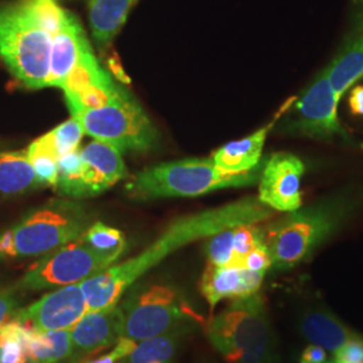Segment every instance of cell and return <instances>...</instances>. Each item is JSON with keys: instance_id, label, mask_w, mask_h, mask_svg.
I'll return each instance as SVG.
<instances>
[{"instance_id": "6da1fadb", "label": "cell", "mask_w": 363, "mask_h": 363, "mask_svg": "<svg viewBox=\"0 0 363 363\" xmlns=\"http://www.w3.org/2000/svg\"><path fill=\"white\" fill-rule=\"evenodd\" d=\"M276 213L264 205L259 196H247L220 208L177 218L138 256L115 264L79 283L86 298L88 311H100L117 306L123 295L145 273L182 247L240 225L272 220Z\"/></svg>"}, {"instance_id": "7a4b0ae2", "label": "cell", "mask_w": 363, "mask_h": 363, "mask_svg": "<svg viewBox=\"0 0 363 363\" xmlns=\"http://www.w3.org/2000/svg\"><path fill=\"white\" fill-rule=\"evenodd\" d=\"M62 11L57 0L0 3V61L27 89L49 88L52 35Z\"/></svg>"}, {"instance_id": "3957f363", "label": "cell", "mask_w": 363, "mask_h": 363, "mask_svg": "<svg viewBox=\"0 0 363 363\" xmlns=\"http://www.w3.org/2000/svg\"><path fill=\"white\" fill-rule=\"evenodd\" d=\"M362 206V186L350 184L268 222L262 233L273 268L288 271L310 259Z\"/></svg>"}, {"instance_id": "277c9868", "label": "cell", "mask_w": 363, "mask_h": 363, "mask_svg": "<svg viewBox=\"0 0 363 363\" xmlns=\"http://www.w3.org/2000/svg\"><path fill=\"white\" fill-rule=\"evenodd\" d=\"M202 325L226 363H283L265 300L259 294L234 298Z\"/></svg>"}, {"instance_id": "5b68a950", "label": "cell", "mask_w": 363, "mask_h": 363, "mask_svg": "<svg viewBox=\"0 0 363 363\" xmlns=\"http://www.w3.org/2000/svg\"><path fill=\"white\" fill-rule=\"evenodd\" d=\"M267 157L244 174H228L218 169L211 157H189L166 162L139 171L132 177L125 191L132 199L152 201L160 198L199 196L229 187H247L259 183Z\"/></svg>"}, {"instance_id": "8992f818", "label": "cell", "mask_w": 363, "mask_h": 363, "mask_svg": "<svg viewBox=\"0 0 363 363\" xmlns=\"http://www.w3.org/2000/svg\"><path fill=\"white\" fill-rule=\"evenodd\" d=\"M91 210L76 199H52L0 233V259L42 257L82 237Z\"/></svg>"}, {"instance_id": "52a82bcc", "label": "cell", "mask_w": 363, "mask_h": 363, "mask_svg": "<svg viewBox=\"0 0 363 363\" xmlns=\"http://www.w3.org/2000/svg\"><path fill=\"white\" fill-rule=\"evenodd\" d=\"M113 85L116 81L99 62L77 16L64 9L52 35L49 86L62 89L65 96H77Z\"/></svg>"}, {"instance_id": "ba28073f", "label": "cell", "mask_w": 363, "mask_h": 363, "mask_svg": "<svg viewBox=\"0 0 363 363\" xmlns=\"http://www.w3.org/2000/svg\"><path fill=\"white\" fill-rule=\"evenodd\" d=\"M93 140L123 152H144L157 144L159 133L142 105L124 86L115 99L97 108H69Z\"/></svg>"}, {"instance_id": "9c48e42d", "label": "cell", "mask_w": 363, "mask_h": 363, "mask_svg": "<svg viewBox=\"0 0 363 363\" xmlns=\"http://www.w3.org/2000/svg\"><path fill=\"white\" fill-rule=\"evenodd\" d=\"M123 311L121 337L142 342L183 325H203V318L190 306L177 286L147 284L132 288Z\"/></svg>"}, {"instance_id": "30bf717a", "label": "cell", "mask_w": 363, "mask_h": 363, "mask_svg": "<svg viewBox=\"0 0 363 363\" xmlns=\"http://www.w3.org/2000/svg\"><path fill=\"white\" fill-rule=\"evenodd\" d=\"M339 101L340 97L334 91L323 67L301 93L295 96L276 125L286 136L355 147V139L337 116Z\"/></svg>"}, {"instance_id": "8fae6325", "label": "cell", "mask_w": 363, "mask_h": 363, "mask_svg": "<svg viewBox=\"0 0 363 363\" xmlns=\"http://www.w3.org/2000/svg\"><path fill=\"white\" fill-rule=\"evenodd\" d=\"M124 252H101L91 247L82 237L42 256L34 262L16 289L45 291L79 284L115 265Z\"/></svg>"}, {"instance_id": "7c38bea8", "label": "cell", "mask_w": 363, "mask_h": 363, "mask_svg": "<svg viewBox=\"0 0 363 363\" xmlns=\"http://www.w3.org/2000/svg\"><path fill=\"white\" fill-rule=\"evenodd\" d=\"M88 312L79 284L49 291L37 301L13 313V319L37 331L70 330Z\"/></svg>"}, {"instance_id": "4fadbf2b", "label": "cell", "mask_w": 363, "mask_h": 363, "mask_svg": "<svg viewBox=\"0 0 363 363\" xmlns=\"http://www.w3.org/2000/svg\"><path fill=\"white\" fill-rule=\"evenodd\" d=\"M304 164L298 156L277 152L267 157L259 181V199L274 211L289 213L303 206Z\"/></svg>"}, {"instance_id": "5bb4252c", "label": "cell", "mask_w": 363, "mask_h": 363, "mask_svg": "<svg viewBox=\"0 0 363 363\" xmlns=\"http://www.w3.org/2000/svg\"><path fill=\"white\" fill-rule=\"evenodd\" d=\"M79 155L82 167L74 199L103 194L127 177V167L121 152L109 144L93 140L79 147Z\"/></svg>"}, {"instance_id": "9a60e30c", "label": "cell", "mask_w": 363, "mask_h": 363, "mask_svg": "<svg viewBox=\"0 0 363 363\" xmlns=\"http://www.w3.org/2000/svg\"><path fill=\"white\" fill-rule=\"evenodd\" d=\"M328 79L342 99L363 78V0H354L350 22L342 43L328 66H325Z\"/></svg>"}, {"instance_id": "2e32d148", "label": "cell", "mask_w": 363, "mask_h": 363, "mask_svg": "<svg viewBox=\"0 0 363 363\" xmlns=\"http://www.w3.org/2000/svg\"><path fill=\"white\" fill-rule=\"evenodd\" d=\"M121 325L123 311L118 304L106 310L86 312L69 330L76 363L113 346L121 337Z\"/></svg>"}, {"instance_id": "e0dca14e", "label": "cell", "mask_w": 363, "mask_h": 363, "mask_svg": "<svg viewBox=\"0 0 363 363\" xmlns=\"http://www.w3.org/2000/svg\"><path fill=\"white\" fill-rule=\"evenodd\" d=\"M265 273L249 271L245 268L208 264L202 273L199 289L206 298L211 313L225 298H242L259 294Z\"/></svg>"}, {"instance_id": "ac0fdd59", "label": "cell", "mask_w": 363, "mask_h": 363, "mask_svg": "<svg viewBox=\"0 0 363 363\" xmlns=\"http://www.w3.org/2000/svg\"><path fill=\"white\" fill-rule=\"evenodd\" d=\"M294 99L295 97L288 99L272 120L259 130L241 140H234L218 148L211 156L214 164L228 174H244L256 169L262 160V150L269 132L276 127L279 118L286 112Z\"/></svg>"}, {"instance_id": "d6986e66", "label": "cell", "mask_w": 363, "mask_h": 363, "mask_svg": "<svg viewBox=\"0 0 363 363\" xmlns=\"http://www.w3.org/2000/svg\"><path fill=\"white\" fill-rule=\"evenodd\" d=\"M298 330L308 342L331 352L359 335L325 307H310L301 312Z\"/></svg>"}, {"instance_id": "ffe728a7", "label": "cell", "mask_w": 363, "mask_h": 363, "mask_svg": "<svg viewBox=\"0 0 363 363\" xmlns=\"http://www.w3.org/2000/svg\"><path fill=\"white\" fill-rule=\"evenodd\" d=\"M138 3L139 0H89V26L99 49H106L115 40Z\"/></svg>"}, {"instance_id": "44dd1931", "label": "cell", "mask_w": 363, "mask_h": 363, "mask_svg": "<svg viewBox=\"0 0 363 363\" xmlns=\"http://www.w3.org/2000/svg\"><path fill=\"white\" fill-rule=\"evenodd\" d=\"M194 325H183L169 333L138 342L120 363H175L184 340Z\"/></svg>"}, {"instance_id": "7402d4cb", "label": "cell", "mask_w": 363, "mask_h": 363, "mask_svg": "<svg viewBox=\"0 0 363 363\" xmlns=\"http://www.w3.org/2000/svg\"><path fill=\"white\" fill-rule=\"evenodd\" d=\"M28 363H76L69 330L37 331L28 327Z\"/></svg>"}, {"instance_id": "603a6c76", "label": "cell", "mask_w": 363, "mask_h": 363, "mask_svg": "<svg viewBox=\"0 0 363 363\" xmlns=\"http://www.w3.org/2000/svg\"><path fill=\"white\" fill-rule=\"evenodd\" d=\"M42 187L26 150L0 152V194H22Z\"/></svg>"}, {"instance_id": "cb8c5ba5", "label": "cell", "mask_w": 363, "mask_h": 363, "mask_svg": "<svg viewBox=\"0 0 363 363\" xmlns=\"http://www.w3.org/2000/svg\"><path fill=\"white\" fill-rule=\"evenodd\" d=\"M26 151L28 160L35 171L39 182L43 186H52L54 189L58 179L60 156L57 155L48 133L35 139L27 147Z\"/></svg>"}, {"instance_id": "d4e9b609", "label": "cell", "mask_w": 363, "mask_h": 363, "mask_svg": "<svg viewBox=\"0 0 363 363\" xmlns=\"http://www.w3.org/2000/svg\"><path fill=\"white\" fill-rule=\"evenodd\" d=\"M28 327L10 319L0 327V363H28Z\"/></svg>"}, {"instance_id": "484cf974", "label": "cell", "mask_w": 363, "mask_h": 363, "mask_svg": "<svg viewBox=\"0 0 363 363\" xmlns=\"http://www.w3.org/2000/svg\"><path fill=\"white\" fill-rule=\"evenodd\" d=\"M82 238L91 247L101 252H125L127 247L124 234L100 220L93 222Z\"/></svg>"}, {"instance_id": "4316f807", "label": "cell", "mask_w": 363, "mask_h": 363, "mask_svg": "<svg viewBox=\"0 0 363 363\" xmlns=\"http://www.w3.org/2000/svg\"><path fill=\"white\" fill-rule=\"evenodd\" d=\"M84 135L85 132L74 117L66 120L54 130L48 132L52 147L60 157L78 150L81 147Z\"/></svg>"}, {"instance_id": "83f0119b", "label": "cell", "mask_w": 363, "mask_h": 363, "mask_svg": "<svg viewBox=\"0 0 363 363\" xmlns=\"http://www.w3.org/2000/svg\"><path fill=\"white\" fill-rule=\"evenodd\" d=\"M261 244H264V233L257 223L235 226L233 229L234 267L241 268L244 259Z\"/></svg>"}, {"instance_id": "f1b7e54d", "label": "cell", "mask_w": 363, "mask_h": 363, "mask_svg": "<svg viewBox=\"0 0 363 363\" xmlns=\"http://www.w3.org/2000/svg\"><path fill=\"white\" fill-rule=\"evenodd\" d=\"M233 229L234 228L226 229L206 238L205 253L208 264H213L217 267L233 265Z\"/></svg>"}, {"instance_id": "f546056e", "label": "cell", "mask_w": 363, "mask_h": 363, "mask_svg": "<svg viewBox=\"0 0 363 363\" xmlns=\"http://www.w3.org/2000/svg\"><path fill=\"white\" fill-rule=\"evenodd\" d=\"M272 256L268 247L264 244H261L257 247H255L247 257L242 261L241 268H245L249 271H255V272L267 273L268 269L272 268Z\"/></svg>"}, {"instance_id": "4dcf8cb0", "label": "cell", "mask_w": 363, "mask_h": 363, "mask_svg": "<svg viewBox=\"0 0 363 363\" xmlns=\"http://www.w3.org/2000/svg\"><path fill=\"white\" fill-rule=\"evenodd\" d=\"M136 343L138 342L130 340L127 337H120L115 343L113 350L111 351L109 354H105L101 357H97V358H93V359L81 363H118L123 358H125L130 351L135 349Z\"/></svg>"}, {"instance_id": "1f68e13d", "label": "cell", "mask_w": 363, "mask_h": 363, "mask_svg": "<svg viewBox=\"0 0 363 363\" xmlns=\"http://www.w3.org/2000/svg\"><path fill=\"white\" fill-rule=\"evenodd\" d=\"M335 359L343 363H363V337L358 335L355 339L343 345L335 352Z\"/></svg>"}, {"instance_id": "d6a6232c", "label": "cell", "mask_w": 363, "mask_h": 363, "mask_svg": "<svg viewBox=\"0 0 363 363\" xmlns=\"http://www.w3.org/2000/svg\"><path fill=\"white\" fill-rule=\"evenodd\" d=\"M16 291V288H0V327L18 311L19 298Z\"/></svg>"}, {"instance_id": "836d02e7", "label": "cell", "mask_w": 363, "mask_h": 363, "mask_svg": "<svg viewBox=\"0 0 363 363\" xmlns=\"http://www.w3.org/2000/svg\"><path fill=\"white\" fill-rule=\"evenodd\" d=\"M327 362V350L323 347L311 343L307 346L301 355H300V363H325Z\"/></svg>"}, {"instance_id": "e575fe53", "label": "cell", "mask_w": 363, "mask_h": 363, "mask_svg": "<svg viewBox=\"0 0 363 363\" xmlns=\"http://www.w3.org/2000/svg\"><path fill=\"white\" fill-rule=\"evenodd\" d=\"M349 106L352 115L363 117V85H357L351 89Z\"/></svg>"}, {"instance_id": "d590c367", "label": "cell", "mask_w": 363, "mask_h": 363, "mask_svg": "<svg viewBox=\"0 0 363 363\" xmlns=\"http://www.w3.org/2000/svg\"><path fill=\"white\" fill-rule=\"evenodd\" d=\"M325 363H343V362H339V361H337L335 358L334 359H331V361H327Z\"/></svg>"}]
</instances>
